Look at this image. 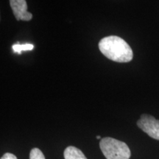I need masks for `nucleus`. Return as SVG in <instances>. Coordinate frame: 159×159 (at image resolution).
<instances>
[{
	"mask_svg": "<svg viewBox=\"0 0 159 159\" xmlns=\"http://www.w3.org/2000/svg\"><path fill=\"white\" fill-rule=\"evenodd\" d=\"M13 52L18 54H21L23 51H31L34 49V45L32 43H25V44H13L12 47Z\"/></svg>",
	"mask_w": 159,
	"mask_h": 159,
	"instance_id": "6",
	"label": "nucleus"
},
{
	"mask_svg": "<svg viewBox=\"0 0 159 159\" xmlns=\"http://www.w3.org/2000/svg\"><path fill=\"white\" fill-rule=\"evenodd\" d=\"M137 125L151 138L159 140V120L155 117L143 114L137 122Z\"/></svg>",
	"mask_w": 159,
	"mask_h": 159,
	"instance_id": "3",
	"label": "nucleus"
},
{
	"mask_svg": "<svg viewBox=\"0 0 159 159\" xmlns=\"http://www.w3.org/2000/svg\"><path fill=\"white\" fill-rule=\"evenodd\" d=\"M65 159H87L80 150L73 146H69L64 150Z\"/></svg>",
	"mask_w": 159,
	"mask_h": 159,
	"instance_id": "5",
	"label": "nucleus"
},
{
	"mask_svg": "<svg viewBox=\"0 0 159 159\" xmlns=\"http://www.w3.org/2000/svg\"><path fill=\"white\" fill-rule=\"evenodd\" d=\"M99 148L107 159H129L130 150L125 142L106 137L101 139Z\"/></svg>",
	"mask_w": 159,
	"mask_h": 159,
	"instance_id": "2",
	"label": "nucleus"
},
{
	"mask_svg": "<svg viewBox=\"0 0 159 159\" xmlns=\"http://www.w3.org/2000/svg\"><path fill=\"white\" fill-rule=\"evenodd\" d=\"M97 139H101V136H97Z\"/></svg>",
	"mask_w": 159,
	"mask_h": 159,
	"instance_id": "9",
	"label": "nucleus"
},
{
	"mask_svg": "<svg viewBox=\"0 0 159 159\" xmlns=\"http://www.w3.org/2000/svg\"><path fill=\"white\" fill-rule=\"evenodd\" d=\"M10 5L17 21H29L33 19V14L27 11V3L25 0H11Z\"/></svg>",
	"mask_w": 159,
	"mask_h": 159,
	"instance_id": "4",
	"label": "nucleus"
},
{
	"mask_svg": "<svg viewBox=\"0 0 159 159\" xmlns=\"http://www.w3.org/2000/svg\"><path fill=\"white\" fill-rule=\"evenodd\" d=\"M0 159H17V158L15 155L10 153V152H6Z\"/></svg>",
	"mask_w": 159,
	"mask_h": 159,
	"instance_id": "8",
	"label": "nucleus"
},
{
	"mask_svg": "<svg viewBox=\"0 0 159 159\" xmlns=\"http://www.w3.org/2000/svg\"><path fill=\"white\" fill-rule=\"evenodd\" d=\"M30 159H45V156L39 148H33L30 153Z\"/></svg>",
	"mask_w": 159,
	"mask_h": 159,
	"instance_id": "7",
	"label": "nucleus"
},
{
	"mask_svg": "<svg viewBox=\"0 0 159 159\" xmlns=\"http://www.w3.org/2000/svg\"><path fill=\"white\" fill-rule=\"evenodd\" d=\"M99 49L105 57L115 62L128 63L134 57L133 50L128 43L122 38L115 35L101 39Z\"/></svg>",
	"mask_w": 159,
	"mask_h": 159,
	"instance_id": "1",
	"label": "nucleus"
}]
</instances>
